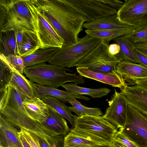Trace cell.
Returning <instances> with one entry per match:
<instances>
[{"mask_svg":"<svg viewBox=\"0 0 147 147\" xmlns=\"http://www.w3.org/2000/svg\"><path fill=\"white\" fill-rule=\"evenodd\" d=\"M118 128L102 116L85 115L76 116L70 131L100 145H111Z\"/></svg>","mask_w":147,"mask_h":147,"instance_id":"2","label":"cell"},{"mask_svg":"<svg viewBox=\"0 0 147 147\" xmlns=\"http://www.w3.org/2000/svg\"><path fill=\"white\" fill-rule=\"evenodd\" d=\"M135 84L147 90V79L136 80L131 84L133 85Z\"/></svg>","mask_w":147,"mask_h":147,"instance_id":"41","label":"cell"},{"mask_svg":"<svg viewBox=\"0 0 147 147\" xmlns=\"http://www.w3.org/2000/svg\"><path fill=\"white\" fill-rule=\"evenodd\" d=\"M121 22L136 33L147 28V0H125L117 13Z\"/></svg>","mask_w":147,"mask_h":147,"instance_id":"11","label":"cell"},{"mask_svg":"<svg viewBox=\"0 0 147 147\" xmlns=\"http://www.w3.org/2000/svg\"><path fill=\"white\" fill-rule=\"evenodd\" d=\"M22 27H18L13 31L16 35L18 55L20 51L23 39Z\"/></svg>","mask_w":147,"mask_h":147,"instance_id":"37","label":"cell"},{"mask_svg":"<svg viewBox=\"0 0 147 147\" xmlns=\"http://www.w3.org/2000/svg\"><path fill=\"white\" fill-rule=\"evenodd\" d=\"M77 72L82 77L94 80L120 89L127 84L124 78L116 71L111 73L97 72L87 67L76 68Z\"/></svg>","mask_w":147,"mask_h":147,"instance_id":"14","label":"cell"},{"mask_svg":"<svg viewBox=\"0 0 147 147\" xmlns=\"http://www.w3.org/2000/svg\"><path fill=\"white\" fill-rule=\"evenodd\" d=\"M74 83L64 84L61 86L66 91L78 95H86L91 96L94 98H99L107 95L111 90L106 88L92 89L84 88L78 86Z\"/></svg>","mask_w":147,"mask_h":147,"instance_id":"26","label":"cell"},{"mask_svg":"<svg viewBox=\"0 0 147 147\" xmlns=\"http://www.w3.org/2000/svg\"><path fill=\"white\" fill-rule=\"evenodd\" d=\"M129 27L119 21L117 14L103 17L94 21L84 23L83 28L86 29L105 30Z\"/></svg>","mask_w":147,"mask_h":147,"instance_id":"22","label":"cell"},{"mask_svg":"<svg viewBox=\"0 0 147 147\" xmlns=\"http://www.w3.org/2000/svg\"><path fill=\"white\" fill-rule=\"evenodd\" d=\"M38 97L40 99L45 96L56 98L62 102H68L69 98H74L86 100L90 98L83 95L73 94L67 91L58 89L57 88L40 85L36 83Z\"/></svg>","mask_w":147,"mask_h":147,"instance_id":"21","label":"cell"},{"mask_svg":"<svg viewBox=\"0 0 147 147\" xmlns=\"http://www.w3.org/2000/svg\"><path fill=\"white\" fill-rule=\"evenodd\" d=\"M60 49L54 47L40 49L30 55L22 57L24 62L25 68L48 62Z\"/></svg>","mask_w":147,"mask_h":147,"instance_id":"24","label":"cell"},{"mask_svg":"<svg viewBox=\"0 0 147 147\" xmlns=\"http://www.w3.org/2000/svg\"><path fill=\"white\" fill-rule=\"evenodd\" d=\"M0 53L5 56L18 55L16 35L13 31L0 34Z\"/></svg>","mask_w":147,"mask_h":147,"instance_id":"29","label":"cell"},{"mask_svg":"<svg viewBox=\"0 0 147 147\" xmlns=\"http://www.w3.org/2000/svg\"><path fill=\"white\" fill-rule=\"evenodd\" d=\"M88 22L117 13L123 2L118 0H61Z\"/></svg>","mask_w":147,"mask_h":147,"instance_id":"7","label":"cell"},{"mask_svg":"<svg viewBox=\"0 0 147 147\" xmlns=\"http://www.w3.org/2000/svg\"><path fill=\"white\" fill-rule=\"evenodd\" d=\"M20 132L31 147H41L37 136L22 128Z\"/></svg>","mask_w":147,"mask_h":147,"instance_id":"36","label":"cell"},{"mask_svg":"<svg viewBox=\"0 0 147 147\" xmlns=\"http://www.w3.org/2000/svg\"><path fill=\"white\" fill-rule=\"evenodd\" d=\"M8 87L14 88L23 98L32 99L38 97L36 83L17 71L13 72Z\"/></svg>","mask_w":147,"mask_h":147,"instance_id":"17","label":"cell"},{"mask_svg":"<svg viewBox=\"0 0 147 147\" xmlns=\"http://www.w3.org/2000/svg\"><path fill=\"white\" fill-rule=\"evenodd\" d=\"M44 17L63 38V46L76 42L85 21L83 17L61 0H34Z\"/></svg>","mask_w":147,"mask_h":147,"instance_id":"1","label":"cell"},{"mask_svg":"<svg viewBox=\"0 0 147 147\" xmlns=\"http://www.w3.org/2000/svg\"><path fill=\"white\" fill-rule=\"evenodd\" d=\"M48 107L49 109L48 115L42 123L58 135L65 136L70 131L67 122L64 118L54 109Z\"/></svg>","mask_w":147,"mask_h":147,"instance_id":"19","label":"cell"},{"mask_svg":"<svg viewBox=\"0 0 147 147\" xmlns=\"http://www.w3.org/2000/svg\"><path fill=\"white\" fill-rule=\"evenodd\" d=\"M135 45L147 42V28L125 36Z\"/></svg>","mask_w":147,"mask_h":147,"instance_id":"35","label":"cell"},{"mask_svg":"<svg viewBox=\"0 0 147 147\" xmlns=\"http://www.w3.org/2000/svg\"><path fill=\"white\" fill-rule=\"evenodd\" d=\"M32 17V23L40 42V49L49 47L61 48L64 40L43 16L34 0H27Z\"/></svg>","mask_w":147,"mask_h":147,"instance_id":"8","label":"cell"},{"mask_svg":"<svg viewBox=\"0 0 147 147\" xmlns=\"http://www.w3.org/2000/svg\"><path fill=\"white\" fill-rule=\"evenodd\" d=\"M23 104L29 117L40 123H42L48 115V106L38 97L32 99L24 98Z\"/></svg>","mask_w":147,"mask_h":147,"instance_id":"18","label":"cell"},{"mask_svg":"<svg viewBox=\"0 0 147 147\" xmlns=\"http://www.w3.org/2000/svg\"><path fill=\"white\" fill-rule=\"evenodd\" d=\"M23 98L16 89L8 87L5 100L3 104L0 106V109L7 106L29 116L23 105Z\"/></svg>","mask_w":147,"mask_h":147,"instance_id":"28","label":"cell"},{"mask_svg":"<svg viewBox=\"0 0 147 147\" xmlns=\"http://www.w3.org/2000/svg\"><path fill=\"white\" fill-rule=\"evenodd\" d=\"M68 102L72 106L71 107H69L70 111L75 113L78 116L85 115L102 116L103 115L100 109L85 107L82 105L76 98H69Z\"/></svg>","mask_w":147,"mask_h":147,"instance_id":"30","label":"cell"},{"mask_svg":"<svg viewBox=\"0 0 147 147\" xmlns=\"http://www.w3.org/2000/svg\"><path fill=\"white\" fill-rule=\"evenodd\" d=\"M66 70L63 67L44 63L25 68L23 74L36 84L56 88L68 82L78 84L84 83L82 76L67 73Z\"/></svg>","mask_w":147,"mask_h":147,"instance_id":"3","label":"cell"},{"mask_svg":"<svg viewBox=\"0 0 147 147\" xmlns=\"http://www.w3.org/2000/svg\"><path fill=\"white\" fill-rule=\"evenodd\" d=\"M0 57L5 61L13 72L17 71L23 74L25 66L24 60L21 57L18 55L11 54L5 56L0 53Z\"/></svg>","mask_w":147,"mask_h":147,"instance_id":"32","label":"cell"},{"mask_svg":"<svg viewBox=\"0 0 147 147\" xmlns=\"http://www.w3.org/2000/svg\"><path fill=\"white\" fill-rule=\"evenodd\" d=\"M0 90L8 87L13 71L5 61L0 57Z\"/></svg>","mask_w":147,"mask_h":147,"instance_id":"33","label":"cell"},{"mask_svg":"<svg viewBox=\"0 0 147 147\" xmlns=\"http://www.w3.org/2000/svg\"><path fill=\"white\" fill-rule=\"evenodd\" d=\"M90 147H113L111 145H99Z\"/></svg>","mask_w":147,"mask_h":147,"instance_id":"44","label":"cell"},{"mask_svg":"<svg viewBox=\"0 0 147 147\" xmlns=\"http://www.w3.org/2000/svg\"><path fill=\"white\" fill-rule=\"evenodd\" d=\"M116 71L124 78L127 85L136 80L147 79V68L130 61H120L116 66Z\"/></svg>","mask_w":147,"mask_h":147,"instance_id":"15","label":"cell"},{"mask_svg":"<svg viewBox=\"0 0 147 147\" xmlns=\"http://www.w3.org/2000/svg\"><path fill=\"white\" fill-rule=\"evenodd\" d=\"M120 47L119 45L116 43L110 44L108 48L109 53L112 55L115 56L120 52Z\"/></svg>","mask_w":147,"mask_h":147,"instance_id":"39","label":"cell"},{"mask_svg":"<svg viewBox=\"0 0 147 147\" xmlns=\"http://www.w3.org/2000/svg\"><path fill=\"white\" fill-rule=\"evenodd\" d=\"M23 39L18 54L21 57L30 55L41 48L40 42L36 32L22 27Z\"/></svg>","mask_w":147,"mask_h":147,"instance_id":"23","label":"cell"},{"mask_svg":"<svg viewBox=\"0 0 147 147\" xmlns=\"http://www.w3.org/2000/svg\"><path fill=\"white\" fill-rule=\"evenodd\" d=\"M111 145L113 147H139L119 131L115 132Z\"/></svg>","mask_w":147,"mask_h":147,"instance_id":"34","label":"cell"},{"mask_svg":"<svg viewBox=\"0 0 147 147\" xmlns=\"http://www.w3.org/2000/svg\"><path fill=\"white\" fill-rule=\"evenodd\" d=\"M19 131L0 114V147H23L20 138Z\"/></svg>","mask_w":147,"mask_h":147,"instance_id":"16","label":"cell"},{"mask_svg":"<svg viewBox=\"0 0 147 147\" xmlns=\"http://www.w3.org/2000/svg\"><path fill=\"white\" fill-rule=\"evenodd\" d=\"M37 136L41 147H51L44 140L38 136Z\"/></svg>","mask_w":147,"mask_h":147,"instance_id":"43","label":"cell"},{"mask_svg":"<svg viewBox=\"0 0 147 147\" xmlns=\"http://www.w3.org/2000/svg\"><path fill=\"white\" fill-rule=\"evenodd\" d=\"M114 40L120 47L119 52L115 56L120 61H125L138 64L134 53L136 46L134 43L125 36L117 37Z\"/></svg>","mask_w":147,"mask_h":147,"instance_id":"25","label":"cell"},{"mask_svg":"<svg viewBox=\"0 0 147 147\" xmlns=\"http://www.w3.org/2000/svg\"><path fill=\"white\" fill-rule=\"evenodd\" d=\"M85 32L86 34L108 43L117 37L133 32L132 28L130 27L101 30L86 29Z\"/></svg>","mask_w":147,"mask_h":147,"instance_id":"20","label":"cell"},{"mask_svg":"<svg viewBox=\"0 0 147 147\" xmlns=\"http://www.w3.org/2000/svg\"><path fill=\"white\" fill-rule=\"evenodd\" d=\"M99 144L75 135L70 131L64 137L63 147H90Z\"/></svg>","mask_w":147,"mask_h":147,"instance_id":"31","label":"cell"},{"mask_svg":"<svg viewBox=\"0 0 147 147\" xmlns=\"http://www.w3.org/2000/svg\"><path fill=\"white\" fill-rule=\"evenodd\" d=\"M119 131L139 147H147V114L128 104L125 124Z\"/></svg>","mask_w":147,"mask_h":147,"instance_id":"10","label":"cell"},{"mask_svg":"<svg viewBox=\"0 0 147 147\" xmlns=\"http://www.w3.org/2000/svg\"><path fill=\"white\" fill-rule=\"evenodd\" d=\"M0 114L15 127L30 132L41 138L51 147H63L64 138L42 123L27 115L5 106L0 109Z\"/></svg>","mask_w":147,"mask_h":147,"instance_id":"5","label":"cell"},{"mask_svg":"<svg viewBox=\"0 0 147 147\" xmlns=\"http://www.w3.org/2000/svg\"><path fill=\"white\" fill-rule=\"evenodd\" d=\"M108 103L109 107L103 117L118 128L122 127L125 122L128 105L125 99L115 89Z\"/></svg>","mask_w":147,"mask_h":147,"instance_id":"12","label":"cell"},{"mask_svg":"<svg viewBox=\"0 0 147 147\" xmlns=\"http://www.w3.org/2000/svg\"><path fill=\"white\" fill-rule=\"evenodd\" d=\"M134 51L138 61V64L147 68V57L142 54L137 50L136 48L134 49Z\"/></svg>","mask_w":147,"mask_h":147,"instance_id":"38","label":"cell"},{"mask_svg":"<svg viewBox=\"0 0 147 147\" xmlns=\"http://www.w3.org/2000/svg\"><path fill=\"white\" fill-rule=\"evenodd\" d=\"M0 34L18 26L35 32L27 0H0Z\"/></svg>","mask_w":147,"mask_h":147,"instance_id":"4","label":"cell"},{"mask_svg":"<svg viewBox=\"0 0 147 147\" xmlns=\"http://www.w3.org/2000/svg\"><path fill=\"white\" fill-rule=\"evenodd\" d=\"M135 46L137 50L147 57V42L136 45Z\"/></svg>","mask_w":147,"mask_h":147,"instance_id":"40","label":"cell"},{"mask_svg":"<svg viewBox=\"0 0 147 147\" xmlns=\"http://www.w3.org/2000/svg\"><path fill=\"white\" fill-rule=\"evenodd\" d=\"M19 135L20 140L23 147H31L20 131L19 133Z\"/></svg>","mask_w":147,"mask_h":147,"instance_id":"42","label":"cell"},{"mask_svg":"<svg viewBox=\"0 0 147 147\" xmlns=\"http://www.w3.org/2000/svg\"><path fill=\"white\" fill-rule=\"evenodd\" d=\"M120 90L128 104L147 114V90L136 84L127 85Z\"/></svg>","mask_w":147,"mask_h":147,"instance_id":"13","label":"cell"},{"mask_svg":"<svg viewBox=\"0 0 147 147\" xmlns=\"http://www.w3.org/2000/svg\"><path fill=\"white\" fill-rule=\"evenodd\" d=\"M109 44L101 41L90 53L75 65L77 67H87L97 72L109 73L116 71V67L120 61L109 51Z\"/></svg>","mask_w":147,"mask_h":147,"instance_id":"9","label":"cell"},{"mask_svg":"<svg viewBox=\"0 0 147 147\" xmlns=\"http://www.w3.org/2000/svg\"><path fill=\"white\" fill-rule=\"evenodd\" d=\"M47 105L52 108L58 113L67 119L73 127L74 126L76 115H74L66 106L57 98L49 96H45L42 99Z\"/></svg>","mask_w":147,"mask_h":147,"instance_id":"27","label":"cell"},{"mask_svg":"<svg viewBox=\"0 0 147 147\" xmlns=\"http://www.w3.org/2000/svg\"><path fill=\"white\" fill-rule=\"evenodd\" d=\"M86 34L79 38L76 43L67 46H63L48 61L50 64L71 68L81 59L92 51L101 41Z\"/></svg>","mask_w":147,"mask_h":147,"instance_id":"6","label":"cell"}]
</instances>
